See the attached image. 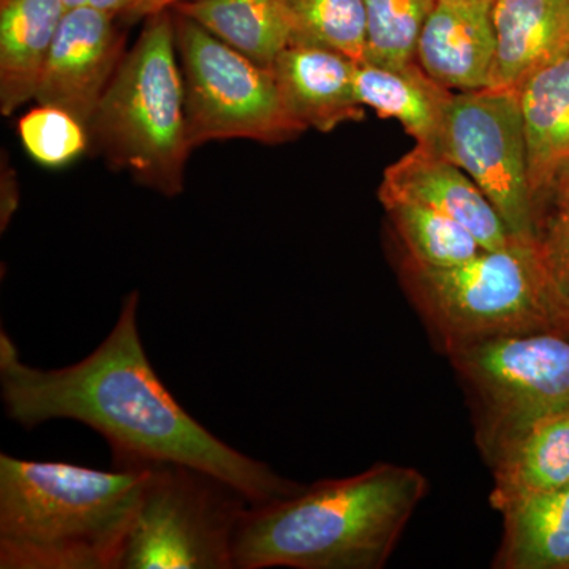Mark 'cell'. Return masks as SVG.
<instances>
[{
  "mask_svg": "<svg viewBox=\"0 0 569 569\" xmlns=\"http://www.w3.org/2000/svg\"><path fill=\"white\" fill-rule=\"evenodd\" d=\"M381 187L421 201L462 224L482 249H505L518 242L470 176L440 153L415 146L389 164Z\"/></svg>",
  "mask_w": 569,
  "mask_h": 569,
  "instance_id": "obj_13",
  "label": "cell"
},
{
  "mask_svg": "<svg viewBox=\"0 0 569 569\" xmlns=\"http://www.w3.org/2000/svg\"><path fill=\"white\" fill-rule=\"evenodd\" d=\"M171 11L192 148L233 138L279 144L306 132L284 108L269 67Z\"/></svg>",
  "mask_w": 569,
  "mask_h": 569,
  "instance_id": "obj_7",
  "label": "cell"
},
{
  "mask_svg": "<svg viewBox=\"0 0 569 569\" xmlns=\"http://www.w3.org/2000/svg\"><path fill=\"white\" fill-rule=\"evenodd\" d=\"M356 67L358 62L329 48L291 43L269 69L296 121L306 130L328 133L365 118V107L356 96Z\"/></svg>",
  "mask_w": 569,
  "mask_h": 569,
  "instance_id": "obj_12",
  "label": "cell"
},
{
  "mask_svg": "<svg viewBox=\"0 0 569 569\" xmlns=\"http://www.w3.org/2000/svg\"><path fill=\"white\" fill-rule=\"evenodd\" d=\"M436 2L365 0L366 62L383 67H403L413 62L419 33Z\"/></svg>",
  "mask_w": 569,
  "mask_h": 569,
  "instance_id": "obj_23",
  "label": "cell"
},
{
  "mask_svg": "<svg viewBox=\"0 0 569 569\" xmlns=\"http://www.w3.org/2000/svg\"><path fill=\"white\" fill-rule=\"evenodd\" d=\"M118 21L99 10H67L41 73L37 103L61 108L88 129L126 56Z\"/></svg>",
  "mask_w": 569,
  "mask_h": 569,
  "instance_id": "obj_10",
  "label": "cell"
},
{
  "mask_svg": "<svg viewBox=\"0 0 569 569\" xmlns=\"http://www.w3.org/2000/svg\"><path fill=\"white\" fill-rule=\"evenodd\" d=\"M496 62L490 88L522 81L569 48V0H492Z\"/></svg>",
  "mask_w": 569,
  "mask_h": 569,
  "instance_id": "obj_15",
  "label": "cell"
},
{
  "mask_svg": "<svg viewBox=\"0 0 569 569\" xmlns=\"http://www.w3.org/2000/svg\"><path fill=\"white\" fill-rule=\"evenodd\" d=\"M291 43L317 44L366 62L365 0H277Z\"/></svg>",
  "mask_w": 569,
  "mask_h": 569,
  "instance_id": "obj_22",
  "label": "cell"
},
{
  "mask_svg": "<svg viewBox=\"0 0 569 569\" xmlns=\"http://www.w3.org/2000/svg\"><path fill=\"white\" fill-rule=\"evenodd\" d=\"M503 542L493 567L569 569V486L523 493L497 508Z\"/></svg>",
  "mask_w": 569,
  "mask_h": 569,
  "instance_id": "obj_19",
  "label": "cell"
},
{
  "mask_svg": "<svg viewBox=\"0 0 569 569\" xmlns=\"http://www.w3.org/2000/svg\"><path fill=\"white\" fill-rule=\"evenodd\" d=\"M355 89L362 107L372 108L381 118L395 119L418 148L438 152L455 92L432 80L417 61L403 67L358 63Z\"/></svg>",
  "mask_w": 569,
  "mask_h": 569,
  "instance_id": "obj_18",
  "label": "cell"
},
{
  "mask_svg": "<svg viewBox=\"0 0 569 569\" xmlns=\"http://www.w3.org/2000/svg\"><path fill=\"white\" fill-rule=\"evenodd\" d=\"M138 305L133 291L107 339L62 369L26 365L2 329L0 391L7 418L26 429L54 419L81 422L107 441L112 468L183 463L224 479L252 505L305 488L224 443L176 400L142 347Z\"/></svg>",
  "mask_w": 569,
  "mask_h": 569,
  "instance_id": "obj_1",
  "label": "cell"
},
{
  "mask_svg": "<svg viewBox=\"0 0 569 569\" xmlns=\"http://www.w3.org/2000/svg\"><path fill=\"white\" fill-rule=\"evenodd\" d=\"M535 212L569 170V48L530 73L518 91Z\"/></svg>",
  "mask_w": 569,
  "mask_h": 569,
  "instance_id": "obj_14",
  "label": "cell"
},
{
  "mask_svg": "<svg viewBox=\"0 0 569 569\" xmlns=\"http://www.w3.org/2000/svg\"><path fill=\"white\" fill-rule=\"evenodd\" d=\"M445 348L481 407L482 448L511 430L569 411L568 332L493 336Z\"/></svg>",
  "mask_w": 569,
  "mask_h": 569,
  "instance_id": "obj_8",
  "label": "cell"
},
{
  "mask_svg": "<svg viewBox=\"0 0 569 569\" xmlns=\"http://www.w3.org/2000/svg\"><path fill=\"white\" fill-rule=\"evenodd\" d=\"M149 468L0 455V568L118 569Z\"/></svg>",
  "mask_w": 569,
  "mask_h": 569,
  "instance_id": "obj_3",
  "label": "cell"
},
{
  "mask_svg": "<svg viewBox=\"0 0 569 569\" xmlns=\"http://www.w3.org/2000/svg\"><path fill=\"white\" fill-rule=\"evenodd\" d=\"M381 204L402 239L408 260L430 268H449L466 263L482 249L470 231L413 198L378 190Z\"/></svg>",
  "mask_w": 569,
  "mask_h": 569,
  "instance_id": "obj_21",
  "label": "cell"
},
{
  "mask_svg": "<svg viewBox=\"0 0 569 569\" xmlns=\"http://www.w3.org/2000/svg\"><path fill=\"white\" fill-rule=\"evenodd\" d=\"M426 492L421 471L377 463L249 505L234 535V569L383 568Z\"/></svg>",
  "mask_w": 569,
  "mask_h": 569,
  "instance_id": "obj_2",
  "label": "cell"
},
{
  "mask_svg": "<svg viewBox=\"0 0 569 569\" xmlns=\"http://www.w3.org/2000/svg\"><path fill=\"white\" fill-rule=\"evenodd\" d=\"M148 468L118 569H234V535L249 498L200 468Z\"/></svg>",
  "mask_w": 569,
  "mask_h": 569,
  "instance_id": "obj_6",
  "label": "cell"
},
{
  "mask_svg": "<svg viewBox=\"0 0 569 569\" xmlns=\"http://www.w3.org/2000/svg\"><path fill=\"white\" fill-rule=\"evenodd\" d=\"M22 146L33 160L50 168L63 167L91 146L84 123L61 108L39 104L18 122Z\"/></svg>",
  "mask_w": 569,
  "mask_h": 569,
  "instance_id": "obj_25",
  "label": "cell"
},
{
  "mask_svg": "<svg viewBox=\"0 0 569 569\" xmlns=\"http://www.w3.org/2000/svg\"><path fill=\"white\" fill-rule=\"evenodd\" d=\"M492 0H437L419 33L415 61L452 92L490 88L496 62Z\"/></svg>",
  "mask_w": 569,
  "mask_h": 569,
  "instance_id": "obj_11",
  "label": "cell"
},
{
  "mask_svg": "<svg viewBox=\"0 0 569 569\" xmlns=\"http://www.w3.org/2000/svg\"><path fill=\"white\" fill-rule=\"evenodd\" d=\"M203 26L253 62L271 67L291 44L277 0H182L170 7Z\"/></svg>",
  "mask_w": 569,
  "mask_h": 569,
  "instance_id": "obj_20",
  "label": "cell"
},
{
  "mask_svg": "<svg viewBox=\"0 0 569 569\" xmlns=\"http://www.w3.org/2000/svg\"><path fill=\"white\" fill-rule=\"evenodd\" d=\"M402 277L445 347L493 336L568 332L533 247L515 242L505 249H485L449 268H430L406 258Z\"/></svg>",
  "mask_w": 569,
  "mask_h": 569,
  "instance_id": "obj_5",
  "label": "cell"
},
{
  "mask_svg": "<svg viewBox=\"0 0 569 569\" xmlns=\"http://www.w3.org/2000/svg\"><path fill=\"white\" fill-rule=\"evenodd\" d=\"M437 153L470 176L516 241L533 247L537 212L516 91L488 88L455 92Z\"/></svg>",
  "mask_w": 569,
  "mask_h": 569,
  "instance_id": "obj_9",
  "label": "cell"
},
{
  "mask_svg": "<svg viewBox=\"0 0 569 569\" xmlns=\"http://www.w3.org/2000/svg\"><path fill=\"white\" fill-rule=\"evenodd\" d=\"M533 249L550 299L569 332V170L539 208Z\"/></svg>",
  "mask_w": 569,
  "mask_h": 569,
  "instance_id": "obj_24",
  "label": "cell"
},
{
  "mask_svg": "<svg viewBox=\"0 0 569 569\" xmlns=\"http://www.w3.org/2000/svg\"><path fill=\"white\" fill-rule=\"evenodd\" d=\"M142 0H63L67 10L92 9L103 13L114 14L126 21Z\"/></svg>",
  "mask_w": 569,
  "mask_h": 569,
  "instance_id": "obj_26",
  "label": "cell"
},
{
  "mask_svg": "<svg viewBox=\"0 0 569 569\" xmlns=\"http://www.w3.org/2000/svg\"><path fill=\"white\" fill-rule=\"evenodd\" d=\"M178 58L173 11L146 17L88 127L91 146L111 167L167 197L182 192L193 149Z\"/></svg>",
  "mask_w": 569,
  "mask_h": 569,
  "instance_id": "obj_4",
  "label": "cell"
},
{
  "mask_svg": "<svg viewBox=\"0 0 569 569\" xmlns=\"http://www.w3.org/2000/svg\"><path fill=\"white\" fill-rule=\"evenodd\" d=\"M492 463L490 503L569 486V411L511 430L485 448Z\"/></svg>",
  "mask_w": 569,
  "mask_h": 569,
  "instance_id": "obj_16",
  "label": "cell"
},
{
  "mask_svg": "<svg viewBox=\"0 0 569 569\" xmlns=\"http://www.w3.org/2000/svg\"><path fill=\"white\" fill-rule=\"evenodd\" d=\"M67 9L63 0H0V111L36 99Z\"/></svg>",
  "mask_w": 569,
  "mask_h": 569,
  "instance_id": "obj_17",
  "label": "cell"
},
{
  "mask_svg": "<svg viewBox=\"0 0 569 569\" xmlns=\"http://www.w3.org/2000/svg\"><path fill=\"white\" fill-rule=\"evenodd\" d=\"M178 2H182V0H142L140 6L133 10V13L126 21L140 20V18L149 17V14L156 13V11L170 9V7Z\"/></svg>",
  "mask_w": 569,
  "mask_h": 569,
  "instance_id": "obj_27",
  "label": "cell"
}]
</instances>
